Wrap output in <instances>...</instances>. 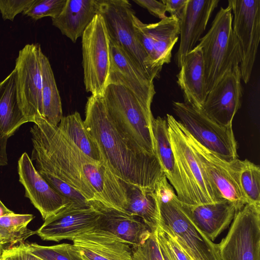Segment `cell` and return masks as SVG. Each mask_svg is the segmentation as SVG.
Instances as JSON below:
<instances>
[{
	"mask_svg": "<svg viewBox=\"0 0 260 260\" xmlns=\"http://www.w3.org/2000/svg\"><path fill=\"white\" fill-rule=\"evenodd\" d=\"M154 233L164 260H178L171 249L165 233L158 226Z\"/></svg>",
	"mask_w": 260,
	"mask_h": 260,
	"instance_id": "74e56055",
	"label": "cell"
},
{
	"mask_svg": "<svg viewBox=\"0 0 260 260\" xmlns=\"http://www.w3.org/2000/svg\"><path fill=\"white\" fill-rule=\"evenodd\" d=\"M81 37L86 91L103 95L109 84L110 53L108 34L100 14L94 16Z\"/></svg>",
	"mask_w": 260,
	"mask_h": 260,
	"instance_id": "9c48e42d",
	"label": "cell"
},
{
	"mask_svg": "<svg viewBox=\"0 0 260 260\" xmlns=\"http://www.w3.org/2000/svg\"><path fill=\"white\" fill-rule=\"evenodd\" d=\"M152 129L155 142V154L164 174L175 190L179 200L183 203L191 205L172 148L166 119L160 116L154 118Z\"/></svg>",
	"mask_w": 260,
	"mask_h": 260,
	"instance_id": "cb8c5ba5",
	"label": "cell"
},
{
	"mask_svg": "<svg viewBox=\"0 0 260 260\" xmlns=\"http://www.w3.org/2000/svg\"><path fill=\"white\" fill-rule=\"evenodd\" d=\"M100 214L93 201L85 204L71 202L55 214L46 218L42 225L35 231L36 234L45 241L71 240L93 229Z\"/></svg>",
	"mask_w": 260,
	"mask_h": 260,
	"instance_id": "9a60e30c",
	"label": "cell"
},
{
	"mask_svg": "<svg viewBox=\"0 0 260 260\" xmlns=\"http://www.w3.org/2000/svg\"><path fill=\"white\" fill-rule=\"evenodd\" d=\"M217 244L222 260H260V204L247 203L238 210Z\"/></svg>",
	"mask_w": 260,
	"mask_h": 260,
	"instance_id": "30bf717a",
	"label": "cell"
},
{
	"mask_svg": "<svg viewBox=\"0 0 260 260\" xmlns=\"http://www.w3.org/2000/svg\"><path fill=\"white\" fill-rule=\"evenodd\" d=\"M33 218L32 214H16L13 212L0 215L1 252L18 243H24L27 238L36 234V232L27 228Z\"/></svg>",
	"mask_w": 260,
	"mask_h": 260,
	"instance_id": "f546056e",
	"label": "cell"
},
{
	"mask_svg": "<svg viewBox=\"0 0 260 260\" xmlns=\"http://www.w3.org/2000/svg\"><path fill=\"white\" fill-rule=\"evenodd\" d=\"M233 14L232 28L239 42L241 80L249 81L260 40V1L229 0Z\"/></svg>",
	"mask_w": 260,
	"mask_h": 260,
	"instance_id": "4fadbf2b",
	"label": "cell"
},
{
	"mask_svg": "<svg viewBox=\"0 0 260 260\" xmlns=\"http://www.w3.org/2000/svg\"><path fill=\"white\" fill-rule=\"evenodd\" d=\"M85 115V126L112 173L127 183L154 190L165 175L156 155L134 145L118 130L103 95L91 94L88 98Z\"/></svg>",
	"mask_w": 260,
	"mask_h": 260,
	"instance_id": "7a4b0ae2",
	"label": "cell"
},
{
	"mask_svg": "<svg viewBox=\"0 0 260 260\" xmlns=\"http://www.w3.org/2000/svg\"><path fill=\"white\" fill-rule=\"evenodd\" d=\"M180 202L196 226L212 241L229 228L237 211L228 201L196 205Z\"/></svg>",
	"mask_w": 260,
	"mask_h": 260,
	"instance_id": "7402d4cb",
	"label": "cell"
},
{
	"mask_svg": "<svg viewBox=\"0 0 260 260\" xmlns=\"http://www.w3.org/2000/svg\"><path fill=\"white\" fill-rule=\"evenodd\" d=\"M173 109L189 135L202 146L222 159H238V144L232 126L222 125L202 109L184 102H173Z\"/></svg>",
	"mask_w": 260,
	"mask_h": 260,
	"instance_id": "8992f818",
	"label": "cell"
},
{
	"mask_svg": "<svg viewBox=\"0 0 260 260\" xmlns=\"http://www.w3.org/2000/svg\"><path fill=\"white\" fill-rule=\"evenodd\" d=\"M13 211L7 208L0 200V214H5L11 213Z\"/></svg>",
	"mask_w": 260,
	"mask_h": 260,
	"instance_id": "7bdbcfd3",
	"label": "cell"
},
{
	"mask_svg": "<svg viewBox=\"0 0 260 260\" xmlns=\"http://www.w3.org/2000/svg\"><path fill=\"white\" fill-rule=\"evenodd\" d=\"M58 127L86 155L98 161L104 160L98 146L88 132L78 112L63 116Z\"/></svg>",
	"mask_w": 260,
	"mask_h": 260,
	"instance_id": "f1b7e54d",
	"label": "cell"
},
{
	"mask_svg": "<svg viewBox=\"0 0 260 260\" xmlns=\"http://www.w3.org/2000/svg\"><path fill=\"white\" fill-rule=\"evenodd\" d=\"M8 140L0 138V166L8 164L6 146Z\"/></svg>",
	"mask_w": 260,
	"mask_h": 260,
	"instance_id": "60d3db41",
	"label": "cell"
},
{
	"mask_svg": "<svg viewBox=\"0 0 260 260\" xmlns=\"http://www.w3.org/2000/svg\"><path fill=\"white\" fill-rule=\"evenodd\" d=\"M97 3L98 14L104 19L109 39L123 49L151 79L158 78L137 37L133 22L136 14L129 2L97 0Z\"/></svg>",
	"mask_w": 260,
	"mask_h": 260,
	"instance_id": "ba28073f",
	"label": "cell"
},
{
	"mask_svg": "<svg viewBox=\"0 0 260 260\" xmlns=\"http://www.w3.org/2000/svg\"><path fill=\"white\" fill-rule=\"evenodd\" d=\"M154 192L159 205L158 226L189 259L222 260L218 244L196 226L166 178L157 182Z\"/></svg>",
	"mask_w": 260,
	"mask_h": 260,
	"instance_id": "3957f363",
	"label": "cell"
},
{
	"mask_svg": "<svg viewBox=\"0 0 260 260\" xmlns=\"http://www.w3.org/2000/svg\"><path fill=\"white\" fill-rule=\"evenodd\" d=\"M20 182L25 189V196L45 220L72 202L56 192L40 175L26 152L18 162Z\"/></svg>",
	"mask_w": 260,
	"mask_h": 260,
	"instance_id": "ac0fdd59",
	"label": "cell"
},
{
	"mask_svg": "<svg viewBox=\"0 0 260 260\" xmlns=\"http://www.w3.org/2000/svg\"><path fill=\"white\" fill-rule=\"evenodd\" d=\"M133 22L149 66L159 78L162 66L171 62L172 50L180 35V21L170 16L156 23L146 24L135 15Z\"/></svg>",
	"mask_w": 260,
	"mask_h": 260,
	"instance_id": "5bb4252c",
	"label": "cell"
},
{
	"mask_svg": "<svg viewBox=\"0 0 260 260\" xmlns=\"http://www.w3.org/2000/svg\"><path fill=\"white\" fill-rule=\"evenodd\" d=\"M239 66L228 71L208 93L202 111L223 126H232L242 104L243 87Z\"/></svg>",
	"mask_w": 260,
	"mask_h": 260,
	"instance_id": "2e32d148",
	"label": "cell"
},
{
	"mask_svg": "<svg viewBox=\"0 0 260 260\" xmlns=\"http://www.w3.org/2000/svg\"><path fill=\"white\" fill-rule=\"evenodd\" d=\"M40 174L53 189L70 201L81 204L88 202L80 193L61 179L46 173Z\"/></svg>",
	"mask_w": 260,
	"mask_h": 260,
	"instance_id": "e575fe53",
	"label": "cell"
},
{
	"mask_svg": "<svg viewBox=\"0 0 260 260\" xmlns=\"http://www.w3.org/2000/svg\"><path fill=\"white\" fill-rule=\"evenodd\" d=\"M185 132L187 140L219 201L233 203L237 211L241 209L248 203L239 182L242 160L237 159L231 162L226 161L202 146L185 129Z\"/></svg>",
	"mask_w": 260,
	"mask_h": 260,
	"instance_id": "7c38bea8",
	"label": "cell"
},
{
	"mask_svg": "<svg viewBox=\"0 0 260 260\" xmlns=\"http://www.w3.org/2000/svg\"><path fill=\"white\" fill-rule=\"evenodd\" d=\"M71 240L82 260H133L131 246L108 232L94 228Z\"/></svg>",
	"mask_w": 260,
	"mask_h": 260,
	"instance_id": "d6986e66",
	"label": "cell"
},
{
	"mask_svg": "<svg viewBox=\"0 0 260 260\" xmlns=\"http://www.w3.org/2000/svg\"><path fill=\"white\" fill-rule=\"evenodd\" d=\"M2 246V241H1V239H0V253L1 252Z\"/></svg>",
	"mask_w": 260,
	"mask_h": 260,
	"instance_id": "ee69618b",
	"label": "cell"
},
{
	"mask_svg": "<svg viewBox=\"0 0 260 260\" xmlns=\"http://www.w3.org/2000/svg\"><path fill=\"white\" fill-rule=\"evenodd\" d=\"M218 0H188L180 21V43L174 60L180 68L185 56L196 46Z\"/></svg>",
	"mask_w": 260,
	"mask_h": 260,
	"instance_id": "ffe728a7",
	"label": "cell"
},
{
	"mask_svg": "<svg viewBox=\"0 0 260 260\" xmlns=\"http://www.w3.org/2000/svg\"><path fill=\"white\" fill-rule=\"evenodd\" d=\"M24 245L29 252L42 260H82L69 243L42 246L24 243Z\"/></svg>",
	"mask_w": 260,
	"mask_h": 260,
	"instance_id": "1f68e13d",
	"label": "cell"
},
{
	"mask_svg": "<svg viewBox=\"0 0 260 260\" xmlns=\"http://www.w3.org/2000/svg\"><path fill=\"white\" fill-rule=\"evenodd\" d=\"M188 0H161L165 5L166 11L170 16L180 21L183 17Z\"/></svg>",
	"mask_w": 260,
	"mask_h": 260,
	"instance_id": "f35d334b",
	"label": "cell"
},
{
	"mask_svg": "<svg viewBox=\"0 0 260 260\" xmlns=\"http://www.w3.org/2000/svg\"><path fill=\"white\" fill-rule=\"evenodd\" d=\"M0 260H23L20 244L3 250Z\"/></svg>",
	"mask_w": 260,
	"mask_h": 260,
	"instance_id": "ab89813d",
	"label": "cell"
},
{
	"mask_svg": "<svg viewBox=\"0 0 260 260\" xmlns=\"http://www.w3.org/2000/svg\"><path fill=\"white\" fill-rule=\"evenodd\" d=\"M124 185L127 199L126 213L140 217L154 233L159 221L158 202L154 190L144 189L124 182Z\"/></svg>",
	"mask_w": 260,
	"mask_h": 260,
	"instance_id": "4316f807",
	"label": "cell"
},
{
	"mask_svg": "<svg viewBox=\"0 0 260 260\" xmlns=\"http://www.w3.org/2000/svg\"><path fill=\"white\" fill-rule=\"evenodd\" d=\"M110 66L109 84L121 85L131 91L147 107L151 108L156 93L153 80L120 47L109 39Z\"/></svg>",
	"mask_w": 260,
	"mask_h": 260,
	"instance_id": "e0dca14e",
	"label": "cell"
},
{
	"mask_svg": "<svg viewBox=\"0 0 260 260\" xmlns=\"http://www.w3.org/2000/svg\"><path fill=\"white\" fill-rule=\"evenodd\" d=\"M103 98L110 116L123 136L136 147L155 154L151 108L119 84H108Z\"/></svg>",
	"mask_w": 260,
	"mask_h": 260,
	"instance_id": "277c9868",
	"label": "cell"
},
{
	"mask_svg": "<svg viewBox=\"0 0 260 260\" xmlns=\"http://www.w3.org/2000/svg\"><path fill=\"white\" fill-rule=\"evenodd\" d=\"M179 69L177 83L183 93L184 103L202 109L208 93L202 52L198 45L185 56Z\"/></svg>",
	"mask_w": 260,
	"mask_h": 260,
	"instance_id": "603a6c76",
	"label": "cell"
},
{
	"mask_svg": "<svg viewBox=\"0 0 260 260\" xmlns=\"http://www.w3.org/2000/svg\"><path fill=\"white\" fill-rule=\"evenodd\" d=\"M97 0H67L58 15L51 18L53 25L75 43L98 14Z\"/></svg>",
	"mask_w": 260,
	"mask_h": 260,
	"instance_id": "d4e9b609",
	"label": "cell"
},
{
	"mask_svg": "<svg viewBox=\"0 0 260 260\" xmlns=\"http://www.w3.org/2000/svg\"><path fill=\"white\" fill-rule=\"evenodd\" d=\"M166 119L172 148L191 205L221 201L203 171L181 123L169 114H167Z\"/></svg>",
	"mask_w": 260,
	"mask_h": 260,
	"instance_id": "52a82bcc",
	"label": "cell"
},
{
	"mask_svg": "<svg viewBox=\"0 0 260 260\" xmlns=\"http://www.w3.org/2000/svg\"><path fill=\"white\" fill-rule=\"evenodd\" d=\"M42 79L43 119L58 126L62 116L61 102L54 74L48 58L41 55Z\"/></svg>",
	"mask_w": 260,
	"mask_h": 260,
	"instance_id": "83f0119b",
	"label": "cell"
},
{
	"mask_svg": "<svg viewBox=\"0 0 260 260\" xmlns=\"http://www.w3.org/2000/svg\"><path fill=\"white\" fill-rule=\"evenodd\" d=\"M34 123L30 130L32 144L30 159L39 174L61 179L87 202H98L126 213L124 182L112 173L104 160L98 161L86 155L58 126L41 118Z\"/></svg>",
	"mask_w": 260,
	"mask_h": 260,
	"instance_id": "6da1fadb",
	"label": "cell"
},
{
	"mask_svg": "<svg viewBox=\"0 0 260 260\" xmlns=\"http://www.w3.org/2000/svg\"><path fill=\"white\" fill-rule=\"evenodd\" d=\"M39 44H26L16 60L17 96L19 107L28 122L43 119L42 79Z\"/></svg>",
	"mask_w": 260,
	"mask_h": 260,
	"instance_id": "8fae6325",
	"label": "cell"
},
{
	"mask_svg": "<svg viewBox=\"0 0 260 260\" xmlns=\"http://www.w3.org/2000/svg\"><path fill=\"white\" fill-rule=\"evenodd\" d=\"M34 0H0V12L4 20L13 21L16 15L22 13Z\"/></svg>",
	"mask_w": 260,
	"mask_h": 260,
	"instance_id": "d590c367",
	"label": "cell"
},
{
	"mask_svg": "<svg viewBox=\"0 0 260 260\" xmlns=\"http://www.w3.org/2000/svg\"><path fill=\"white\" fill-rule=\"evenodd\" d=\"M132 249L133 260H164L154 232L142 245Z\"/></svg>",
	"mask_w": 260,
	"mask_h": 260,
	"instance_id": "836d02e7",
	"label": "cell"
},
{
	"mask_svg": "<svg viewBox=\"0 0 260 260\" xmlns=\"http://www.w3.org/2000/svg\"><path fill=\"white\" fill-rule=\"evenodd\" d=\"M93 202L101 213L94 228L108 232L132 246L142 245L152 234L140 217Z\"/></svg>",
	"mask_w": 260,
	"mask_h": 260,
	"instance_id": "44dd1931",
	"label": "cell"
},
{
	"mask_svg": "<svg viewBox=\"0 0 260 260\" xmlns=\"http://www.w3.org/2000/svg\"><path fill=\"white\" fill-rule=\"evenodd\" d=\"M239 182L248 203L260 204V167L246 159L242 160Z\"/></svg>",
	"mask_w": 260,
	"mask_h": 260,
	"instance_id": "4dcf8cb0",
	"label": "cell"
},
{
	"mask_svg": "<svg viewBox=\"0 0 260 260\" xmlns=\"http://www.w3.org/2000/svg\"><path fill=\"white\" fill-rule=\"evenodd\" d=\"M233 14L229 6L221 7L206 34L198 45L204 59L207 93L229 70L240 65L239 42L232 28Z\"/></svg>",
	"mask_w": 260,
	"mask_h": 260,
	"instance_id": "5b68a950",
	"label": "cell"
},
{
	"mask_svg": "<svg viewBox=\"0 0 260 260\" xmlns=\"http://www.w3.org/2000/svg\"><path fill=\"white\" fill-rule=\"evenodd\" d=\"M23 260H42L29 252L26 248L24 243L20 244Z\"/></svg>",
	"mask_w": 260,
	"mask_h": 260,
	"instance_id": "b9f144b4",
	"label": "cell"
},
{
	"mask_svg": "<svg viewBox=\"0 0 260 260\" xmlns=\"http://www.w3.org/2000/svg\"><path fill=\"white\" fill-rule=\"evenodd\" d=\"M16 71L0 82V138L8 140L23 124L28 122L18 104Z\"/></svg>",
	"mask_w": 260,
	"mask_h": 260,
	"instance_id": "484cf974",
	"label": "cell"
},
{
	"mask_svg": "<svg viewBox=\"0 0 260 260\" xmlns=\"http://www.w3.org/2000/svg\"><path fill=\"white\" fill-rule=\"evenodd\" d=\"M67 0H34L23 12L35 20L45 17L55 18L62 11Z\"/></svg>",
	"mask_w": 260,
	"mask_h": 260,
	"instance_id": "d6a6232c",
	"label": "cell"
},
{
	"mask_svg": "<svg viewBox=\"0 0 260 260\" xmlns=\"http://www.w3.org/2000/svg\"><path fill=\"white\" fill-rule=\"evenodd\" d=\"M139 6L147 9L154 16L162 19L166 17V7L161 1L133 0Z\"/></svg>",
	"mask_w": 260,
	"mask_h": 260,
	"instance_id": "8d00e7d4",
	"label": "cell"
}]
</instances>
